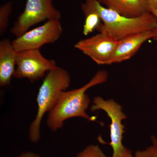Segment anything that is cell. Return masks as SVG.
<instances>
[{"mask_svg": "<svg viewBox=\"0 0 157 157\" xmlns=\"http://www.w3.org/2000/svg\"><path fill=\"white\" fill-rule=\"evenodd\" d=\"M70 83V74L63 68L58 67L45 75L37 94V114L29 129V139L31 142L36 143L39 141L43 116L53 109L62 93L67 90Z\"/></svg>", "mask_w": 157, "mask_h": 157, "instance_id": "3957f363", "label": "cell"}, {"mask_svg": "<svg viewBox=\"0 0 157 157\" xmlns=\"http://www.w3.org/2000/svg\"><path fill=\"white\" fill-rule=\"evenodd\" d=\"M57 67L55 61L45 58L40 49L18 52L13 77L18 79L27 78L33 82Z\"/></svg>", "mask_w": 157, "mask_h": 157, "instance_id": "8992f818", "label": "cell"}, {"mask_svg": "<svg viewBox=\"0 0 157 157\" xmlns=\"http://www.w3.org/2000/svg\"><path fill=\"white\" fill-rule=\"evenodd\" d=\"M81 8L85 15L92 12L98 14L102 23L97 28L98 30L118 41L134 34L157 28V18L151 12L140 17L129 18L103 7L99 0H85Z\"/></svg>", "mask_w": 157, "mask_h": 157, "instance_id": "6da1fadb", "label": "cell"}, {"mask_svg": "<svg viewBox=\"0 0 157 157\" xmlns=\"http://www.w3.org/2000/svg\"><path fill=\"white\" fill-rule=\"evenodd\" d=\"M17 52L12 42L8 39L0 41V85L6 86L10 84L16 66Z\"/></svg>", "mask_w": 157, "mask_h": 157, "instance_id": "30bf717a", "label": "cell"}, {"mask_svg": "<svg viewBox=\"0 0 157 157\" xmlns=\"http://www.w3.org/2000/svg\"><path fill=\"white\" fill-rule=\"evenodd\" d=\"M151 144L143 150H138L134 157H157V137L151 136Z\"/></svg>", "mask_w": 157, "mask_h": 157, "instance_id": "5bb4252c", "label": "cell"}, {"mask_svg": "<svg viewBox=\"0 0 157 157\" xmlns=\"http://www.w3.org/2000/svg\"><path fill=\"white\" fill-rule=\"evenodd\" d=\"M118 41L105 33L78 41L76 49L89 57L98 65H109L114 54Z\"/></svg>", "mask_w": 157, "mask_h": 157, "instance_id": "ba28073f", "label": "cell"}, {"mask_svg": "<svg viewBox=\"0 0 157 157\" xmlns=\"http://www.w3.org/2000/svg\"><path fill=\"white\" fill-rule=\"evenodd\" d=\"M154 31H147L131 35L118 41L109 64L119 63L132 58L146 41L153 39Z\"/></svg>", "mask_w": 157, "mask_h": 157, "instance_id": "9c48e42d", "label": "cell"}, {"mask_svg": "<svg viewBox=\"0 0 157 157\" xmlns=\"http://www.w3.org/2000/svg\"><path fill=\"white\" fill-rule=\"evenodd\" d=\"M147 1L150 8L157 10V0H147Z\"/></svg>", "mask_w": 157, "mask_h": 157, "instance_id": "ac0fdd59", "label": "cell"}, {"mask_svg": "<svg viewBox=\"0 0 157 157\" xmlns=\"http://www.w3.org/2000/svg\"><path fill=\"white\" fill-rule=\"evenodd\" d=\"M107 8L124 17L135 18L150 12L147 0H106Z\"/></svg>", "mask_w": 157, "mask_h": 157, "instance_id": "8fae6325", "label": "cell"}, {"mask_svg": "<svg viewBox=\"0 0 157 157\" xmlns=\"http://www.w3.org/2000/svg\"><path fill=\"white\" fill-rule=\"evenodd\" d=\"M76 157H108L103 152L98 145L91 144L78 154Z\"/></svg>", "mask_w": 157, "mask_h": 157, "instance_id": "9a60e30c", "label": "cell"}, {"mask_svg": "<svg viewBox=\"0 0 157 157\" xmlns=\"http://www.w3.org/2000/svg\"><path fill=\"white\" fill-rule=\"evenodd\" d=\"M11 2L4 4L0 8V35L1 36L7 30L9 26V18L12 9Z\"/></svg>", "mask_w": 157, "mask_h": 157, "instance_id": "7c38bea8", "label": "cell"}, {"mask_svg": "<svg viewBox=\"0 0 157 157\" xmlns=\"http://www.w3.org/2000/svg\"><path fill=\"white\" fill-rule=\"evenodd\" d=\"M104 110L111 121L110 127V141L109 144L113 149L112 157H134L132 151L123 144V136L125 132L124 126L122 121L127 118L122 111V107L113 99L105 100L100 97L93 100L91 111Z\"/></svg>", "mask_w": 157, "mask_h": 157, "instance_id": "277c9868", "label": "cell"}, {"mask_svg": "<svg viewBox=\"0 0 157 157\" xmlns=\"http://www.w3.org/2000/svg\"><path fill=\"white\" fill-rule=\"evenodd\" d=\"M63 32L60 21L49 20L17 37L12 44L17 52L40 49L43 45L56 42Z\"/></svg>", "mask_w": 157, "mask_h": 157, "instance_id": "52a82bcc", "label": "cell"}, {"mask_svg": "<svg viewBox=\"0 0 157 157\" xmlns=\"http://www.w3.org/2000/svg\"><path fill=\"white\" fill-rule=\"evenodd\" d=\"M85 21L83 25L82 33L84 36L92 33L95 29H97L100 24L101 20L98 14L95 13H90L85 15Z\"/></svg>", "mask_w": 157, "mask_h": 157, "instance_id": "4fadbf2b", "label": "cell"}, {"mask_svg": "<svg viewBox=\"0 0 157 157\" xmlns=\"http://www.w3.org/2000/svg\"><path fill=\"white\" fill-rule=\"evenodd\" d=\"M99 1L101 3H105V2H106V0H99Z\"/></svg>", "mask_w": 157, "mask_h": 157, "instance_id": "d6986e66", "label": "cell"}, {"mask_svg": "<svg viewBox=\"0 0 157 157\" xmlns=\"http://www.w3.org/2000/svg\"><path fill=\"white\" fill-rule=\"evenodd\" d=\"M150 12H151L152 14H153L157 18V10H156V9H153V8H150ZM154 32L155 33V37L153 38V39L157 42V28L155 30Z\"/></svg>", "mask_w": 157, "mask_h": 157, "instance_id": "e0dca14e", "label": "cell"}, {"mask_svg": "<svg viewBox=\"0 0 157 157\" xmlns=\"http://www.w3.org/2000/svg\"><path fill=\"white\" fill-rule=\"evenodd\" d=\"M61 17V13L54 6L53 0H27L24 10L17 17L10 32L17 38L39 23L60 21Z\"/></svg>", "mask_w": 157, "mask_h": 157, "instance_id": "5b68a950", "label": "cell"}, {"mask_svg": "<svg viewBox=\"0 0 157 157\" xmlns=\"http://www.w3.org/2000/svg\"><path fill=\"white\" fill-rule=\"evenodd\" d=\"M107 78L106 71L100 70L82 87L63 92L56 106L48 112L47 125L49 128L52 132H56L62 128L65 121L71 118L80 117L96 121L95 117H90L86 113L90 101L86 92L90 88L104 83Z\"/></svg>", "mask_w": 157, "mask_h": 157, "instance_id": "7a4b0ae2", "label": "cell"}, {"mask_svg": "<svg viewBox=\"0 0 157 157\" xmlns=\"http://www.w3.org/2000/svg\"><path fill=\"white\" fill-rule=\"evenodd\" d=\"M17 157H40L38 154L33 152H24L21 154Z\"/></svg>", "mask_w": 157, "mask_h": 157, "instance_id": "2e32d148", "label": "cell"}]
</instances>
